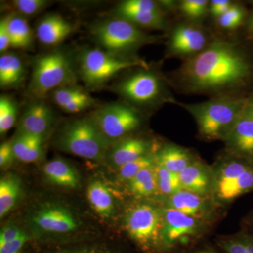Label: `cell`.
Here are the masks:
<instances>
[{
    "instance_id": "7402d4cb",
    "label": "cell",
    "mask_w": 253,
    "mask_h": 253,
    "mask_svg": "<svg viewBox=\"0 0 253 253\" xmlns=\"http://www.w3.org/2000/svg\"><path fill=\"white\" fill-rule=\"evenodd\" d=\"M43 172L48 180L55 185L63 187H78L80 178L75 168L62 159H54L46 163L43 168Z\"/></svg>"
},
{
    "instance_id": "e0dca14e",
    "label": "cell",
    "mask_w": 253,
    "mask_h": 253,
    "mask_svg": "<svg viewBox=\"0 0 253 253\" xmlns=\"http://www.w3.org/2000/svg\"><path fill=\"white\" fill-rule=\"evenodd\" d=\"M54 122V113L42 102L32 103L21 118L19 132L42 136L49 131Z\"/></svg>"
},
{
    "instance_id": "3957f363",
    "label": "cell",
    "mask_w": 253,
    "mask_h": 253,
    "mask_svg": "<svg viewBox=\"0 0 253 253\" xmlns=\"http://www.w3.org/2000/svg\"><path fill=\"white\" fill-rule=\"evenodd\" d=\"M93 36L104 51L123 58L156 41L154 36L144 33L140 28L121 18L104 20L93 26Z\"/></svg>"
},
{
    "instance_id": "f6af8a7d",
    "label": "cell",
    "mask_w": 253,
    "mask_h": 253,
    "mask_svg": "<svg viewBox=\"0 0 253 253\" xmlns=\"http://www.w3.org/2000/svg\"><path fill=\"white\" fill-rule=\"evenodd\" d=\"M244 113L253 119V96L250 99H246Z\"/></svg>"
},
{
    "instance_id": "9a60e30c",
    "label": "cell",
    "mask_w": 253,
    "mask_h": 253,
    "mask_svg": "<svg viewBox=\"0 0 253 253\" xmlns=\"http://www.w3.org/2000/svg\"><path fill=\"white\" fill-rule=\"evenodd\" d=\"M23 253H128L121 246L106 241H74L39 245Z\"/></svg>"
},
{
    "instance_id": "681fc988",
    "label": "cell",
    "mask_w": 253,
    "mask_h": 253,
    "mask_svg": "<svg viewBox=\"0 0 253 253\" xmlns=\"http://www.w3.org/2000/svg\"></svg>"
},
{
    "instance_id": "44dd1931",
    "label": "cell",
    "mask_w": 253,
    "mask_h": 253,
    "mask_svg": "<svg viewBox=\"0 0 253 253\" xmlns=\"http://www.w3.org/2000/svg\"><path fill=\"white\" fill-rule=\"evenodd\" d=\"M251 192H253V167L229 184L213 190L212 198L217 205L229 204Z\"/></svg>"
},
{
    "instance_id": "9c48e42d",
    "label": "cell",
    "mask_w": 253,
    "mask_h": 253,
    "mask_svg": "<svg viewBox=\"0 0 253 253\" xmlns=\"http://www.w3.org/2000/svg\"><path fill=\"white\" fill-rule=\"evenodd\" d=\"M89 118L109 143L122 140L142 123L141 116L135 109L121 103L102 106L91 113Z\"/></svg>"
},
{
    "instance_id": "c3c4849f",
    "label": "cell",
    "mask_w": 253,
    "mask_h": 253,
    "mask_svg": "<svg viewBox=\"0 0 253 253\" xmlns=\"http://www.w3.org/2000/svg\"><path fill=\"white\" fill-rule=\"evenodd\" d=\"M247 224L249 227L251 228V229H252V231H253V212L248 217Z\"/></svg>"
},
{
    "instance_id": "8d00e7d4",
    "label": "cell",
    "mask_w": 253,
    "mask_h": 253,
    "mask_svg": "<svg viewBox=\"0 0 253 253\" xmlns=\"http://www.w3.org/2000/svg\"><path fill=\"white\" fill-rule=\"evenodd\" d=\"M149 11L151 12H163L159 5L151 0H127L118 5L115 12L123 11Z\"/></svg>"
},
{
    "instance_id": "2e32d148",
    "label": "cell",
    "mask_w": 253,
    "mask_h": 253,
    "mask_svg": "<svg viewBox=\"0 0 253 253\" xmlns=\"http://www.w3.org/2000/svg\"><path fill=\"white\" fill-rule=\"evenodd\" d=\"M183 189L212 197L214 176L212 169L201 161H195L179 173Z\"/></svg>"
},
{
    "instance_id": "83f0119b",
    "label": "cell",
    "mask_w": 253,
    "mask_h": 253,
    "mask_svg": "<svg viewBox=\"0 0 253 253\" xmlns=\"http://www.w3.org/2000/svg\"><path fill=\"white\" fill-rule=\"evenodd\" d=\"M116 18L126 20L139 28L163 29L166 26L163 12L149 11H123L114 13Z\"/></svg>"
},
{
    "instance_id": "e575fe53",
    "label": "cell",
    "mask_w": 253,
    "mask_h": 253,
    "mask_svg": "<svg viewBox=\"0 0 253 253\" xmlns=\"http://www.w3.org/2000/svg\"><path fill=\"white\" fill-rule=\"evenodd\" d=\"M246 11L244 8L238 4L231 5L225 13L217 18L218 25L226 30H234L239 27L244 23Z\"/></svg>"
},
{
    "instance_id": "b9f144b4",
    "label": "cell",
    "mask_w": 253,
    "mask_h": 253,
    "mask_svg": "<svg viewBox=\"0 0 253 253\" xmlns=\"http://www.w3.org/2000/svg\"><path fill=\"white\" fill-rule=\"evenodd\" d=\"M232 4L228 0H213L210 1L208 11L212 16L218 18L225 14Z\"/></svg>"
},
{
    "instance_id": "60d3db41",
    "label": "cell",
    "mask_w": 253,
    "mask_h": 253,
    "mask_svg": "<svg viewBox=\"0 0 253 253\" xmlns=\"http://www.w3.org/2000/svg\"><path fill=\"white\" fill-rule=\"evenodd\" d=\"M8 21H9V15L1 18L0 21V52L1 54H4L8 48L11 47Z\"/></svg>"
},
{
    "instance_id": "6da1fadb",
    "label": "cell",
    "mask_w": 253,
    "mask_h": 253,
    "mask_svg": "<svg viewBox=\"0 0 253 253\" xmlns=\"http://www.w3.org/2000/svg\"><path fill=\"white\" fill-rule=\"evenodd\" d=\"M252 67L236 44L217 39L199 54L186 60L178 71L181 84L190 92L230 91L246 84Z\"/></svg>"
},
{
    "instance_id": "8992f818",
    "label": "cell",
    "mask_w": 253,
    "mask_h": 253,
    "mask_svg": "<svg viewBox=\"0 0 253 253\" xmlns=\"http://www.w3.org/2000/svg\"><path fill=\"white\" fill-rule=\"evenodd\" d=\"M162 213L164 253H186L194 249L206 233V222L169 207Z\"/></svg>"
},
{
    "instance_id": "d590c367",
    "label": "cell",
    "mask_w": 253,
    "mask_h": 253,
    "mask_svg": "<svg viewBox=\"0 0 253 253\" xmlns=\"http://www.w3.org/2000/svg\"><path fill=\"white\" fill-rule=\"evenodd\" d=\"M86 93L74 85L63 86L53 91V100L58 106L62 108L73 101L81 99Z\"/></svg>"
},
{
    "instance_id": "7bdbcfd3",
    "label": "cell",
    "mask_w": 253,
    "mask_h": 253,
    "mask_svg": "<svg viewBox=\"0 0 253 253\" xmlns=\"http://www.w3.org/2000/svg\"><path fill=\"white\" fill-rule=\"evenodd\" d=\"M15 158L13 151L12 142L6 141L0 147V166L1 168L9 166Z\"/></svg>"
},
{
    "instance_id": "f546056e",
    "label": "cell",
    "mask_w": 253,
    "mask_h": 253,
    "mask_svg": "<svg viewBox=\"0 0 253 253\" xmlns=\"http://www.w3.org/2000/svg\"><path fill=\"white\" fill-rule=\"evenodd\" d=\"M217 244L223 253H253V233L245 231L223 236L217 239Z\"/></svg>"
},
{
    "instance_id": "ac0fdd59",
    "label": "cell",
    "mask_w": 253,
    "mask_h": 253,
    "mask_svg": "<svg viewBox=\"0 0 253 253\" xmlns=\"http://www.w3.org/2000/svg\"><path fill=\"white\" fill-rule=\"evenodd\" d=\"M149 141L139 137L127 138L113 146L109 157L113 166L119 169L126 163L150 154Z\"/></svg>"
},
{
    "instance_id": "836d02e7",
    "label": "cell",
    "mask_w": 253,
    "mask_h": 253,
    "mask_svg": "<svg viewBox=\"0 0 253 253\" xmlns=\"http://www.w3.org/2000/svg\"><path fill=\"white\" fill-rule=\"evenodd\" d=\"M209 9V1L206 0H184L179 4L183 16L192 21H199L206 16Z\"/></svg>"
},
{
    "instance_id": "74e56055",
    "label": "cell",
    "mask_w": 253,
    "mask_h": 253,
    "mask_svg": "<svg viewBox=\"0 0 253 253\" xmlns=\"http://www.w3.org/2000/svg\"><path fill=\"white\" fill-rule=\"evenodd\" d=\"M49 3L46 0H16L13 4L19 14L32 16L42 11Z\"/></svg>"
},
{
    "instance_id": "484cf974",
    "label": "cell",
    "mask_w": 253,
    "mask_h": 253,
    "mask_svg": "<svg viewBox=\"0 0 253 253\" xmlns=\"http://www.w3.org/2000/svg\"><path fill=\"white\" fill-rule=\"evenodd\" d=\"M10 45L14 49H27L33 43V35L29 25L23 16L9 14Z\"/></svg>"
},
{
    "instance_id": "7c38bea8",
    "label": "cell",
    "mask_w": 253,
    "mask_h": 253,
    "mask_svg": "<svg viewBox=\"0 0 253 253\" xmlns=\"http://www.w3.org/2000/svg\"><path fill=\"white\" fill-rule=\"evenodd\" d=\"M32 221L40 230L50 234H68L78 227L72 212L59 205H47L41 208L34 213Z\"/></svg>"
},
{
    "instance_id": "52a82bcc",
    "label": "cell",
    "mask_w": 253,
    "mask_h": 253,
    "mask_svg": "<svg viewBox=\"0 0 253 253\" xmlns=\"http://www.w3.org/2000/svg\"><path fill=\"white\" fill-rule=\"evenodd\" d=\"M109 144L89 117L68 123L57 139V144L63 151L89 160L104 157Z\"/></svg>"
},
{
    "instance_id": "7dc6e473",
    "label": "cell",
    "mask_w": 253,
    "mask_h": 253,
    "mask_svg": "<svg viewBox=\"0 0 253 253\" xmlns=\"http://www.w3.org/2000/svg\"><path fill=\"white\" fill-rule=\"evenodd\" d=\"M248 31L253 36V13L249 18L247 23Z\"/></svg>"
},
{
    "instance_id": "4fadbf2b",
    "label": "cell",
    "mask_w": 253,
    "mask_h": 253,
    "mask_svg": "<svg viewBox=\"0 0 253 253\" xmlns=\"http://www.w3.org/2000/svg\"><path fill=\"white\" fill-rule=\"evenodd\" d=\"M229 156L253 166V119L243 112L224 138Z\"/></svg>"
},
{
    "instance_id": "277c9868",
    "label": "cell",
    "mask_w": 253,
    "mask_h": 253,
    "mask_svg": "<svg viewBox=\"0 0 253 253\" xmlns=\"http://www.w3.org/2000/svg\"><path fill=\"white\" fill-rule=\"evenodd\" d=\"M128 236L142 253H164L163 248V213L148 204L129 208L125 219Z\"/></svg>"
},
{
    "instance_id": "1f68e13d",
    "label": "cell",
    "mask_w": 253,
    "mask_h": 253,
    "mask_svg": "<svg viewBox=\"0 0 253 253\" xmlns=\"http://www.w3.org/2000/svg\"><path fill=\"white\" fill-rule=\"evenodd\" d=\"M156 164V156H152L151 154L146 155L118 169V175L121 180L127 181L129 182L143 169L154 167Z\"/></svg>"
},
{
    "instance_id": "cb8c5ba5",
    "label": "cell",
    "mask_w": 253,
    "mask_h": 253,
    "mask_svg": "<svg viewBox=\"0 0 253 253\" xmlns=\"http://www.w3.org/2000/svg\"><path fill=\"white\" fill-rule=\"evenodd\" d=\"M25 76L24 66L14 54L1 55L0 58V86L13 87L21 84Z\"/></svg>"
},
{
    "instance_id": "8fae6325",
    "label": "cell",
    "mask_w": 253,
    "mask_h": 253,
    "mask_svg": "<svg viewBox=\"0 0 253 253\" xmlns=\"http://www.w3.org/2000/svg\"><path fill=\"white\" fill-rule=\"evenodd\" d=\"M208 37L201 28L191 25L176 26L168 42L167 54L170 57L189 59L208 46Z\"/></svg>"
},
{
    "instance_id": "5b68a950",
    "label": "cell",
    "mask_w": 253,
    "mask_h": 253,
    "mask_svg": "<svg viewBox=\"0 0 253 253\" xmlns=\"http://www.w3.org/2000/svg\"><path fill=\"white\" fill-rule=\"evenodd\" d=\"M76 73L64 53L54 51L38 58L33 64L29 91L42 98L51 91L63 86L74 85Z\"/></svg>"
},
{
    "instance_id": "f35d334b",
    "label": "cell",
    "mask_w": 253,
    "mask_h": 253,
    "mask_svg": "<svg viewBox=\"0 0 253 253\" xmlns=\"http://www.w3.org/2000/svg\"><path fill=\"white\" fill-rule=\"evenodd\" d=\"M30 237L24 233L17 239L0 245V253H22Z\"/></svg>"
},
{
    "instance_id": "4316f807",
    "label": "cell",
    "mask_w": 253,
    "mask_h": 253,
    "mask_svg": "<svg viewBox=\"0 0 253 253\" xmlns=\"http://www.w3.org/2000/svg\"><path fill=\"white\" fill-rule=\"evenodd\" d=\"M156 166L143 169L129 181V189L133 194L146 198L159 194Z\"/></svg>"
},
{
    "instance_id": "30bf717a",
    "label": "cell",
    "mask_w": 253,
    "mask_h": 253,
    "mask_svg": "<svg viewBox=\"0 0 253 253\" xmlns=\"http://www.w3.org/2000/svg\"><path fill=\"white\" fill-rule=\"evenodd\" d=\"M116 91L126 101L136 105L154 104L166 99L161 78L148 69L133 73L123 80L116 86Z\"/></svg>"
},
{
    "instance_id": "ab89813d",
    "label": "cell",
    "mask_w": 253,
    "mask_h": 253,
    "mask_svg": "<svg viewBox=\"0 0 253 253\" xmlns=\"http://www.w3.org/2000/svg\"><path fill=\"white\" fill-rule=\"evenodd\" d=\"M94 104V99L87 94L81 99L63 106L61 109L66 113H77L92 107Z\"/></svg>"
},
{
    "instance_id": "d6986e66",
    "label": "cell",
    "mask_w": 253,
    "mask_h": 253,
    "mask_svg": "<svg viewBox=\"0 0 253 253\" xmlns=\"http://www.w3.org/2000/svg\"><path fill=\"white\" fill-rule=\"evenodd\" d=\"M73 26L60 15H50L38 23L37 36L43 44L56 45L67 38L73 31Z\"/></svg>"
},
{
    "instance_id": "ee69618b",
    "label": "cell",
    "mask_w": 253,
    "mask_h": 253,
    "mask_svg": "<svg viewBox=\"0 0 253 253\" xmlns=\"http://www.w3.org/2000/svg\"><path fill=\"white\" fill-rule=\"evenodd\" d=\"M24 234L23 231L20 230L18 227L14 226H7L3 228L0 233V245L9 242L17 239Z\"/></svg>"
},
{
    "instance_id": "603a6c76",
    "label": "cell",
    "mask_w": 253,
    "mask_h": 253,
    "mask_svg": "<svg viewBox=\"0 0 253 253\" xmlns=\"http://www.w3.org/2000/svg\"><path fill=\"white\" fill-rule=\"evenodd\" d=\"M42 136L18 132L12 142L15 158L23 163H34L43 156Z\"/></svg>"
},
{
    "instance_id": "4dcf8cb0",
    "label": "cell",
    "mask_w": 253,
    "mask_h": 253,
    "mask_svg": "<svg viewBox=\"0 0 253 253\" xmlns=\"http://www.w3.org/2000/svg\"><path fill=\"white\" fill-rule=\"evenodd\" d=\"M156 169L160 194L168 198L183 189L179 174L169 172L158 164Z\"/></svg>"
},
{
    "instance_id": "bcb514c9",
    "label": "cell",
    "mask_w": 253,
    "mask_h": 253,
    "mask_svg": "<svg viewBox=\"0 0 253 253\" xmlns=\"http://www.w3.org/2000/svg\"><path fill=\"white\" fill-rule=\"evenodd\" d=\"M186 253H218L212 248L208 246H203V247H195L194 249L188 251Z\"/></svg>"
},
{
    "instance_id": "5bb4252c",
    "label": "cell",
    "mask_w": 253,
    "mask_h": 253,
    "mask_svg": "<svg viewBox=\"0 0 253 253\" xmlns=\"http://www.w3.org/2000/svg\"><path fill=\"white\" fill-rule=\"evenodd\" d=\"M166 207L177 210L205 222L212 219L217 204L212 198L182 189L168 198Z\"/></svg>"
},
{
    "instance_id": "d4e9b609",
    "label": "cell",
    "mask_w": 253,
    "mask_h": 253,
    "mask_svg": "<svg viewBox=\"0 0 253 253\" xmlns=\"http://www.w3.org/2000/svg\"><path fill=\"white\" fill-rule=\"evenodd\" d=\"M87 199L91 207L100 216L110 217L113 211V199L108 188L101 181L91 182L87 189Z\"/></svg>"
},
{
    "instance_id": "f1b7e54d",
    "label": "cell",
    "mask_w": 253,
    "mask_h": 253,
    "mask_svg": "<svg viewBox=\"0 0 253 253\" xmlns=\"http://www.w3.org/2000/svg\"><path fill=\"white\" fill-rule=\"evenodd\" d=\"M21 184L16 176L8 175L0 181V217H4L14 207L19 197Z\"/></svg>"
},
{
    "instance_id": "ffe728a7",
    "label": "cell",
    "mask_w": 253,
    "mask_h": 253,
    "mask_svg": "<svg viewBox=\"0 0 253 253\" xmlns=\"http://www.w3.org/2000/svg\"><path fill=\"white\" fill-rule=\"evenodd\" d=\"M155 156L158 166L176 174L196 161L189 150L172 144L165 145Z\"/></svg>"
},
{
    "instance_id": "ba28073f",
    "label": "cell",
    "mask_w": 253,
    "mask_h": 253,
    "mask_svg": "<svg viewBox=\"0 0 253 253\" xmlns=\"http://www.w3.org/2000/svg\"><path fill=\"white\" fill-rule=\"evenodd\" d=\"M79 61L82 79L92 87L102 85L125 70L137 66L149 69L142 60L119 57L101 49L86 50L82 53Z\"/></svg>"
},
{
    "instance_id": "7a4b0ae2",
    "label": "cell",
    "mask_w": 253,
    "mask_h": 253,
    "mask_svg": "<svg viewBox=\"0 0 253 253\" xmlns=\"http://www.w3.org/2000/svg\"><path fill=\"white\" fill-rule=\"evenodd\" d=\"M246 99L222 96L199 104L183 105L206 140H224L244 112Z\"/></svg>"
},
{
    "instance_id": "d6a6232c",
    "label": "cell",
    "mask_w": 253,
    "mask_h": 253,
    "mask_svg": "<svg viewBox=\"0 0 253 253\" xmlns=\"http://www.w3.org/2000/svg\"><path fill=\"white\" fill-rule=\"evenodd\" d=\"M17 109L14 101L6 96L0 99V133L4 134L9 130L16 123Z\"/></svg>"
}]
</instances>
